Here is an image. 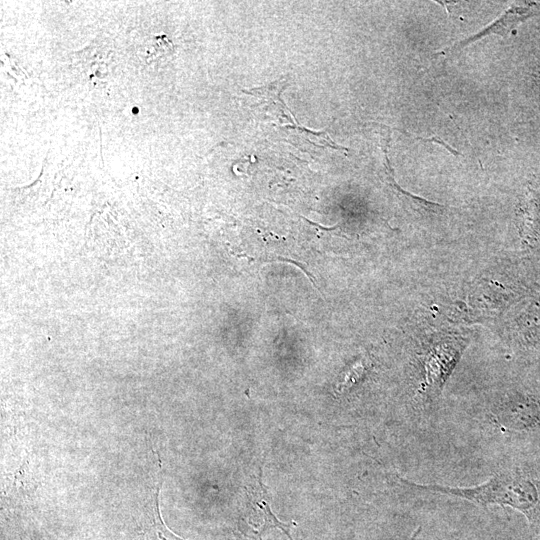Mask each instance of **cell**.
Masks as SVG:
<instances>
[{
    "label": "cell",
    "instance_id": "5b68a950",
    "mask_svg": "<svg viewBox=\"0 0 540 540\" xmlns=\"http://www.w3.org/2000/svg\"><path fill=\"white\" fill-rule=\"evenodd\" d=\"M160 487L161 482L156 487L155 492L152 495V506L148 514L149 521L146 522L140 540H183L168 530L162 521L158 503Z\"/></svg>",
    "mask_w": 540,
    "mask_h": 540
},
{
    "label": "cell",
    "instance_id": "7a4b0ae2",
    "mask_svg": "<svg viewBox=\"0 0 540 540\" xmlns=\"http://www.w3.org/2000/svg\"><path fill=\"white\" fill-rule=\"evenodd\" d=\"M540 13V2H517L511 5L498 19L490 23L479 32L446 47L435 55H447L461 50L467 45L491 34L506 36L519 23Z\"/></svg>",
    "mask_w": 540,
    "mask_h": 540
},
{
    "label": "cell",
    "instance_id": "6da1fadb",
    "mask_svg": "<svg viewBox=\"0 0 540 540\" xmlns=\"http://www.w3.org/2000/svg\"><path fill=\"white\" fill-rule=\"evenodd\" d=\"M409 487L456 496L480 506L490 504L511 506L527 514L538 502L536 486L528 479L509 473H497L486 482L471 488L438 484H418L401 479Z\"/></svg>",
    "mask_w": 540,
    "mask_h": 540
},
{
    "label": "cell",
    "instance_id": "277c9868",
    "mask_svg": "<svg viewBox=\"0 0 540 540\" xmlns=\"http://www.w3.org/2000/svg\"><path fill=\"white\" fill-rule=\"evenodd\" d=\"M518 216L522 240L530 244L540 232V200L532 188L524 194Z\"/></svg>",
    "mask_w": 540,
    "mask_h": 540
},
{
    "label": "cell",
    "instance_id": "3957f363",
    "mask_svg": "<svg viewBox=\"0 0 540 540\" xmlns=\"http://www.w3.org/2000/svg\"><path fill=\"white\" fill-rule=\"evenodd\" d=\"M384 151V167L385 173L387 176L388 184L390 187L399 195V197L404 201L405 205L413 211L414 214L421 217H431V216H443L449 213L450 208L430 202L424 198L418 197L416 195L410 194L409 192L403 190L395 181L391 173V168L387 158V148L389 142H387Z\"/></svg>",
    "mask_w": 540,
    "mask_h": 540
}]
</instances>
